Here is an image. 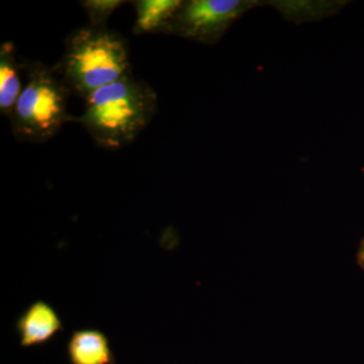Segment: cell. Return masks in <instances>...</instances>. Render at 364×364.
<instances>
[{
	"mask_svg": "<svg viewBox=\"0 0 364 364\" xmlns=\"http://www.w3.org/2000/svg\"><path fill=\"white\" fill-rule=\"evenodd\" d=\"M136 9L133 26L135 35L164 33L170 21L181 9V0H136L132 2Z\"/></svg>",
	"mask_w": 364,
	"mask_h": 364,
	"instance_id": "8",
	"label": "cell"
},
{
	"mask_svg": "<svg viewBox=\"0 0 364 364\" xmlns=\"http://www.w3.org/2000/svg\"><path fill=\"white\" fill-rule=\"evenodd\" d=\"M255 6V1L243 0L183 1L164 33L202 44H215L235 21Z\"/></svg>",
	"mask_w": 364,
	"mask_h": 364,
	"instance_id": "4",
	"label": "cell"
},
{
	"mask_svg": "<svg viewBox=\"0 0 364 364\" xmlns=\"http://www.w3.org/2000/svg\"><path fill=\"white\" fill-rule=\"evenodd\" d=\"M85 112L74 117L100 147L119 150L142 133L157 112L156 92L132 73L93 91L85 98Z\"/></svg>",
	"mask_w": 364,
	"mask_h": 364,
	"instance_id": "1",
	"label": "cell"
},
{
	"mask_svg": "<svg viewBox=\"0 0 364 364\" xmlns=\"http://www.w3.org/2000/svg\"><path fill=\"white\" fill-rule=\"evenodd\" d=\"M26 82L11 114V130L21 142L45 143L64 124L74 122L67 112L69 90L54 69L40 61L23 62Z\"/></svg>",
	"mask_w": 364,
	"mask_h": 364,
	"instance_id": "3",
	"label": "cell"
},
{
	"mask_svg": "<svg viewBox=\"0 0 364 364\" xmlns=\"http://www.w3.org/2000/svg\"><path fill=\"white\" fill-rule=\"evenodd\" d=\"M16 330L21 337V346H40L54 338L57 333L64 331L61 318L47 301H35L16 321Z\"/></svg>",
	"mask_w": 364,
	"mask_h": 364,
	"instance_id": "5",
	"label": "cell"
},
{
	"mask_svg": "<svg viewBox=\"0 0 364 364\" xmlns=\"http://www.w3.org/2000/svg\"><path fill=\"white\" fill-rule=\"evenodd\" d=\"M54 70L69 90L85 100L93 91L131 73L128 43L107 26H85L68 36L65 52Z\"/></svg>",
	"mask_w": 364,
	"mask_h": 364,
	"instance_id": "2",
	"label": "cell"
},
{
	"mask_svg": "<svg viewBox=\"0 0 364 364\" xmlns=\"http://www.w3.org/2000/svg\"><path fill=\"white\" fill-rule=\"evenodd\" d=\"M126 4L124 0H83L80 6L90 20V26L102 28L119 7Z\"/></svg>",
	"mask_w": 364,
	"mask_h": 364,
	"instance_id": "9",
	"label": "cell"
},
{
	"mask_svg": "<svg viewBox=\"0 0 364 364\" xmlns=\"http://www.w3.org/2000/svg\"><path fill=\"white\" fill-rule=\"evenodd\" d=\"M16 53L13 42L0 46V112L9 119L25 86L21 77L23 63L18 62Z\"/></svg>",
	"mask_w": 364,
	"mask_h": 364,
	"instance_id": "7",
	"label": "cell"
},
{
	"mask_svg": "<svg viewBox=\"0 0 364 364\" xmlns=\"http://www.w3.org/2000/svg\"><path fill=\"white\" fill-rule=\"evenodd\" d=\"M71 364H114L111 343L104 332L97 329L77 330L72 333L67 345Z\"/></svg>",
	"mask_w": 364,
	"mask_h": 364,
	"instance_id": "6",
	"label": "cell"
},
{
	"mask_svg": "<svg viewBox=\"0 0 364 364\" xmlns=\"http://www.w3.org/2000/svg\"><path fill=\"white\" fill-rule=\"evenodd\" d=\"M358 263L359 267L364 272V238L361 241L360 245H359L358 251Z\"/></svg>",
	"mask_w": 364,
	"mask_h": 364,
	"instance_id": "10",
	"label": "cell"
}]
</instances>
